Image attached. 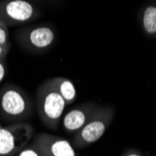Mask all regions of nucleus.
I'll return each instance as SVG.
<instances>
[{"instance_id": "nucleus-15", "label": "nucleus", "mask_w": 156, "mask_h": 156, "mask_svg": "<svg viewBox=\"0 0 156 156\" xmlns=\"http://www.w3.org/2000/svg\"><path fill=\"white\" fill-rule=\"evenodd\" d=\"M8 54L9 53H7L1 47H0V60H6Z\"/></svg>"}, {"instance_id": "nucleus-7", "label": "nucleus", "mask_w": 156, "mask_h": 156, "mask_svg": "<svg viewBox=\"0 0 156 156\" xmlns=\"http://www.w3.org/2000/svg\"><path fill=\"white\" fill-rule=\"evenodd\" d=\"M32 143L45 156H79L73 145L62 136L40 133L33 138Z\"/></svg>"}, {"instance_id": "nucleus-5", "label": "nucleus", "mask_w": 156, "mask_h": 156, "mask_svg": "<svg viewBox=\"0 0 156 156\" xmlns=\"http://www.w3.org/2000/svg\"><path fill=\"white\" fill-rule=\"evenodd\" d=\"M56 34L48 24L25 25L17 32L16 38L22 48L35 53L44 52L54 43Z\"/></svg>"}, {"instance_id": "nucleus-4", "label": "nucleus", "mask_w": 156, "mask_h": 156, "mask_svg": "<svg viewBox=\"0 0 156 156\" xmlns=\"http://www.w3.org/2000/svg\"><path fill=\"white\" fill-rule=\"evenodd\" d=\"M34 127L28 122H14L0 127V156H13L30 142Z\"/></svg>"}, {"instance_id": "nucleus-3", "label": "nucleus", "mask_w": 156, "mask_h": 156, "mask_svg": "<svg viewBox=\"0 0 156 156\" xmlns=\"http://www.w3.org/2000/svg\"><path fill=\"white\" fill-rule=\"evenodd\" d=\"M114 115L115 110L112 107L98 106L90 121L74 135L72 145L80 149L95 143L106 133Z\"/></svg>"}, {"instance_id": "nucleus-6", "label": "nucleus", "mask_w": 156, "mask_h": 156, "mask_svg": "<svg viewBox=\"0 0 156 156\" xmlns=\"http://www.w3.org/2000/svg\"><path fill=\"white\" fill-rule=\"evenodd\" d=\"M40 10L26 0H4L0 1V20L8 27L18 26L37 20Z\"/></svg>"}, {"instance_id": "nucleus-1", "label": "nucleus", "mask_w": 156, "mask_h": 156, "mask_svg": "<svg viewBox=\"0 0 156 156\" xmlns=\"http://www.w3.org/2000/svg\"><path fill=\"white\" fill-rule=\"evenodd\" d=\"M31 97L18 85L6 83L0 89V115L7 122H20L33 115Z\"/></svg>"}, {"instance_id": "nucleus-11", "label": "nucleus", "mask_w": 156, "mask_h": 156, "mask_svg": "<svg viewBox=\"0 0 156 156\" xmlns=\"http://www.w3.org/2000/svg\"><path fill=\"white\" fill-rule=\"evenodd\" d=\"M0 47H1L7 53L9 52V50L11 48L9 27L1 20H0Z\"/></svg>"}, {"instance_id": "nucleus-14", "label": "nucleus", "mask_w": 156, "mask_h": 156, "mask_svg": "<svg viewBox=\"0 0 156 156\" xmlns=\"http://www.w3.org/2000/svg\"><path fill=\"white\" fill-rule=\"evenodd\" d=\"M122 156H143L141 154V152L137 150H135V149H128L126 150L122 154Z\"/></svg>"}, {"instance_id": "nucleus-2", "label": "nucleus", "mask_w": 156, "mask_h": 156, "mask_svg": "<svg viewBox=\"0 0 156 156\" xmlns=\"http://www.w3.org/2000/svg\"><path fill=\"white\" fill-rule=\"evenodd\" d=\"M37 108L42 123L51 130H57L62 122L66 103L64 98L45 80L36 93Z\"/></svg>"}, {"instance_id": "nucleus-9", "label": "nucleus", "mask_w": 156, "mask_h": 156, "mask_svg": "<svg viewBox=\"0 0 156 156\" xmlns=\"http://www.w3.org/2000/svg\"><path fill=\"white\" fill-rule=\"evenodd\" d=\"M138 21L144 34L156 38V2L147 3L140 9Z\"/></svg>"}, {"instance_id": "nucleus-16", "label": "nucleus", "mask_w": 156, "mask_h": 156, "mask_svg": "<svg viewBox=\"0 0 156 156\" xmlns=\"http://www.w3.org/2000/svg\"><path fill=\"white\" fill-rule=\"evenodd\" d=\"M0 127H2V125H1V123H0Z\"/></svg>"}, {"instance_id": "nucleus-8", "label": "nucleus", "mask_w": 156, "mask_h": 156, "mask_svg": "<svg viewBox=\"0 0 156 156\" xmlns=\"http://www.w3.org/2000/svg\"><path fill=\"white\" fill-rule=\"evenodd\" d=\"M98 106L93 103H82L69 109L62 119V125L66 133L75 135L94 116Z\"/></svg>"}, {"instance_id": "nucleus-10", "label": "nucleus", "mask_w": 156, "mask_h": 156, "mask_svg": "<svg viewBox=\"0 0 156 156\" xmlns=\"http://www.w3.org/2000/svg\"><path fill=\"white\" fill-rule=\"evenodd\" d=\"M48 81L51 87L64 98L66 106L72 104L77 99V89L72 80L65 77H54L49 79Z\"/></svg>"}, {"instance_id": "nucleus-13", "label": "nucleus", "mask_w": 156, "mask_h": 156, "mask_svg": "<svg viewBox=\"0 0 156 156\" xmlns=\"http://www.w3.org/2000/svg\"><path fill=\"white\" fill-rule=\"evenodd\" d=\"M6 63H7L6 60H0V82H2L6 75V69H7Z\"/></svg>"}, {"instance_id": "nucleus-12", "label": "nucleus", "mask_w": 156, "mask_h": 156, "mask_svg": "<svg viewBox=\"0 0 156 156\" xmlns=\"http://www.w3.org/2000/svg\"><path fill=\"white\" fill-rule=\"evenodd\" d=\"M17 156H45L35 144L28 143L23 150L18 152Z\"/></svg>"}]
</instances>
